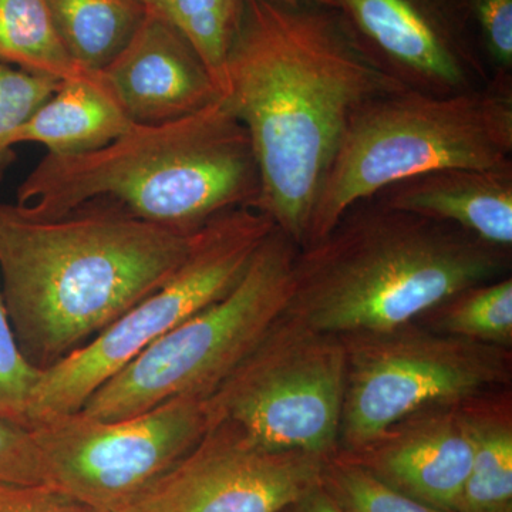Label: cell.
Instances as JSON below:
<instances>
[{"instance_id":"cell-24","label":"cell","mask_w":512,"mask_h":512,"mask_svg":"<svg viewBox=\"0 0 512 512\" xmlns=\"http://www.w3.org/2000/svg\"><path fill=\"white\" fill-rule=\"evenodd\" d=\"M40 373L19 348L0 291V420L30 429V406Z\"/></svg>"},{"instance_id":"cell-19","label":"cell","mask_w":512,"mask_h":512,"mask_svg":"<svg viewBox=\"0 0 512 512\" xmlns=\"http://www.w3.org/2000/svg\"><path fill=\"white\" fill-rule=\"evenodd\" d=\"M0 63L57 82L93 73L67 52L45 0H0Z\"/></svg>"},{"instance_id":"cell-12","label":"cell","mask_w":512,"mask_h":512,"mask_svg":"<svg viewBox=\"0 0 512 512\" xmlns=\"http://www.w3.org/2000/svg\"><path fill=\"white\" fill-rule=\"evenodd\" d=\"M367 56L410 90L448 96L491 82L470 0H338Z\"/></svg>"},{"instance_id":"cell-14","label":"cell","mask_w":512,"mask_h":512,"mask_svg":"<svg viewBox=\"0 0 512 512\" xmlns=\"http://www.w3.org/2000/svg\"><path fill=\"white\" fill-rule=\"evenodd\" d=\"M101 73L136 124L183 119L221 99L197 50L148 10L136 35Z\"/></svg>"},{"instance_id":"cell-7","label":"cell","mask_w":512,"mask_h":512,"mask_svg":"<svg viewBox=\"0 0 512 512\" xmlns=\"http://www.w3.org/2000/svg\"><path fill=\"white\" fill-rule=\"evenodd\" d=\"M275 224L252 207L218 215L198 229L183 264L161 288L109 328L43 369L30 406V427L76 413L94 392L148 346L237 286Z\"/></svg>"},{"instance_id":"cell-1","label":"cell","mask_w":512,"mask_h":512,"mask_svg":"<svg viewBox=\"0 0 512 512\" xmlns=\"http://www.w3.org/2000/svg\"><path fill=\"white\" fill-rule=\"evenodd\" d=\"M404 89L367 56L336 6L245 0L222 99L251 140L256 210L302 248L353 114Z\"/></svg>"},{"instance_id":"cell-21","label":"cell","mask_w":512,"mask_h":512,"mask_svg":"<svg viewBox=\"0 0 512 512\" xmlns=\"http://www.w3.org/2000/svg\"><path fill=\"white\" fill-rule=\"evenodd\" d=\"M191 43L224 92L225 66L244 16L245 0H141Z\"/></svg>"},{"instance_id":"cell-13","label":"cell","mask_w":512,"mask_h":512,"mask_svg":"<svg viewBox=\"0 0 512 512\" xmlns=\"http://www.w3.org/2000/svg\"><path fill=\"white\" fill-rule=\"evenodd\" d=\"M336 454L413 500L457 512L473 461V437L463 403L436 404Z\"/></svg>"},{"instance_id":"cell-20","label":"cell","mask_w":512,"mask_h":512,"mask_svg":"<svg viewBox=\"0 0 512 512\" xmlns=\"http://www.w3.org/2000/svg\"><path fill=\"white\" fill-rule=\"evenodd\" d=\"M440 333L512 349V278L467 286L416 319Z\"/></svg>"},{"instance_id":"cell-6","label":"cell","mask_w":512,"mask_h":512,"mask_svg":"<svg viewBox=\"0 0 512 512\" xmlns=\"http://www.w3.org/2000/svg\"><path fill=\"white\" fill-rule=\"evenodd\" d=\"M299 247L274 228L220 301L194 313L101 384L80 413L121 420L181 396H211L281 318Z\"/></svg>"},{"instance_id":"cell-26","label":"cell","mask_w":512,"mask_h":512,"mask_svg":"<svg viewBox=\"0 0 512 512\" xmlns=\"http://www.w3.org/2000/svg\"><path fill=\"white\" fill-rule=\"evenodd\" d=\"M0 483L45 484L29 427L0 420Z\"/></svg>"},{"instance_id":"cell-9","label":"cell","mask_w":512,"mask_h":512,"mask_svg":"<svg viewBox=\"0 0 512 512\" xmlns=\"http://www.w3.org/2000/svg\"><path fill=\"white\" fill-rule=\"evenodd\" d=\"M217 421L211 396H181L121 420L56 414L30 430L43 483L100 512H124Z\"/></svg>"},{"instance_id":"cell-17","label":"cell","mask_w":512,"mask_h":512,"mask_svg":"<svg viewBox=\"0 0 512 512\" xmlns=\"http://www.w3.org/2000/svg\"><path fill=\"white\" fill-rule=\"evenodd\" d=\"M473 461L457 512H512V389L463 403Z\"/></svg>"},{"instance_id":"cell-23","label":"cell","mask_w":512,"mask_h":512,"mask_svg":"<svg viewBox=\"0 0 512 512\" xmlns=\"http://www.w3.org/2000/svg\"><path fill=\"white\" fill-rule=\"evenodd\" d=\"M59 83L0 63V173L12 161L16 134Z\"/></svg>"},{"instance_id":"cell-5","label":"cell","mask_w":512,"mask_h":512,"mask_svg":"<svg viewBox=\"0 0 512 512\" xmlns=\"http://www.w3.org/2000/svg\"><path fill=\"white\" fill-rule=\"evenodd\" d=\"M511 82L493 77L448 96L404 89L360 107L320 185L303 247L390 185L444 168L512 165Z\"/></svg>"},{"instance_id":"cell-3","label":"cell","mask_w":512,"mask_h":512,"mask_svg":"<svg viewBox=\"0 0 512 512\" xmlns=\"http://www.w3.org/2000/svg\"><path fill=\"white\" fill-rule=\"evenodd\" d=\"M511 268L510 249L370 198L299 248L285 313L339 336L389 329Z\"/></svg>"},{"instance_id":"cell-27","label":"cell","mask_w":512,"mask_h":512,"mask_svg":"<svg viewBox=\"0 0 512 512\" xmlns=\"http://www.w3.org/2000/svg\"><path fill=\"white\" fill-rule=\"evenodd\" d=\"M0 512H100L46 484L0 483Z\"/></svg>"},{"instance_id":"cell-8","label":"cell","mask_w":512,"mask_h":512,"mask_svg":"<svg viewBox=\"0 0 512 512\" xmlns=\"http://www.w3.org/2000/svg\"><path fill=\"white\" fill-rule=\"evenodd\" d=\"M340 339L346 386L339 450L363 446L424 407L512 389V349L440 335L416 320Z\"/></svg>"},{"instance_id":"cell-29","label":"cell","mask_w":512,"mask_h":512,"mask_svg":"<svg viewBox=\"0 0 512 512\" xmlns=\"http://www.w3.org/2000/svg\"><path fill=\"white\" fill-rule=\"evenodd\" d=\"M305 2L322 3V5L336 6L338 0H305Z\"/></svg>"},{"instance_id":"cell-4","label":"cell","mask_w":512,"mask_h":512,"mask_svg":"<svg viewBox=\"0 0 512 512\" xmlns=\"http://www.w3.org/2000/svg\"><path fill=\"white\" fill-rule=\"evenodd\" d=\"M259 173L251 140L224 99L161 124H131L107 146L46 154L16 205L40 218L101 202L140 220L194 232L218 215L255 208Z\"/></svg>"},{"instance_id":"cell-11","label":"cell","mask_w":512,"mask_h":512,"mask_svg":"<svg viewBox=\"0 0 512 512\" xmlns=\"http://www.w3.org/2000/svg\"><path fill=\"white\" fill-rule=\"evenodd\" d=\"M329 458L275 450L218 419L124 512H278L322 484Z\"/></svg>"},{"instance_id":"cell-28","label":"cell","mask_w":512,"mask_h":512,"mask_svg":"<svg viewBox=\"0 0 512 512\" xmlns=\"http://www.w3.org/2000/svg\"><path fill=\"white\" fill-rule=\"evenodd\" d=\"M278 512H343L338 503L330 497L328 491L320 484L302 497L285 505Z\"/></svg>"},{"instance_id":"cell-18","label":"cell","mask_w":512,"mask_h":512,"mask_svg":"<svg viewBox=\"0 0 512 512\" xmlns=\"http://www.w3.org/2000/svg\"><path fill=\"white\" fill-rule=\"evenodd\" d=\"M57 35L74 62L101 72L146 18L141 0H45Z\"/></svg>"},{"instance_id":"cell-25","label":"cell","mask_w":512,"mask_h":512,"mask_svg":"<svg viewBox=\"0 0 512 512\" xmlns=\"http://www.w3.org/2000/svg\"><path fill=\"white\" fill-rule=\"evenodd\" d=\"M474 29L493 77L511 79L512 0H470Z\"/></svg>"},{"instance_id":"cell-22","label":"cell","mask_w":512,"mask_h":512,"mask_svg":"<svg viewBox=\"0 0 512 512\" xmlns=\"http://www.w3.org/2000/svg\"><path fill=\"white\" fill-rule=\"evenodd\" d=\"M322 485L343 512H448L387 487L339 454L326 461Z\"/></svg>"},{"instance_id":"cell-10","label":"cell","mask_w":512,"mask_h":512,"mask_svg":"<svg viewBox=\"0 0 512 512\" xmlns=\"http://www.w3.org/2000/svg\"><path fill=\"white\" fill-rule=\"evenodd\" d=\"M346 386L339 335L281 316L211 394L218 419L275 450L330 458L339 450Z\"/></svg>"},{"instance_id":"cell-16","label":"cell","mask_w":512,"mask_h":512,"mask_svg":"<svg viewBox=\"0 0 512 512\" xmlns=\"http://www.w3.org/2000/svg\"><path fill=\"white\" fill-rule=\"evenodd\" d=\"M133 124L113 87L101 72L60 82L23 124L15 146L36 143L47 154L77 156L99 150Z\"/></svg>"},{"instance_id":"cell-15","label":"cell","mask_w":512,"mask_h":512,"mask_svg":"<svg viewBox=\"0 0 512 512\" xmlns=\"http://www.w3.org/2000/svg\"><path fill=\"white\" fill-rule=\"evenodd\" d=\"M373 198L512 251V165L431 171L390 185Z\"/></svg>"},{"instance_id":"cell-2","label":"cell","mask_w":512,"mask_h":512,"mask_svg":"<svg viewBox=\"0 0 512 512\" xmlns=\"http://www.w3.org/2000/svg\"><path fill=\"white\" fill-rule=\"evenodd\" d=\"M197 231L101 202L52 218L0 202V291L23 356L43 370L82 348L174 275Z\"/></svg>"}]
</instances>
